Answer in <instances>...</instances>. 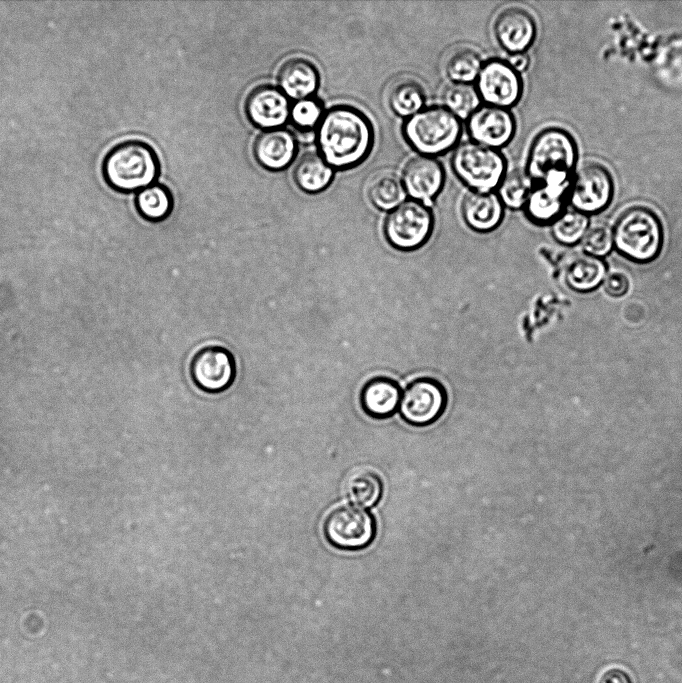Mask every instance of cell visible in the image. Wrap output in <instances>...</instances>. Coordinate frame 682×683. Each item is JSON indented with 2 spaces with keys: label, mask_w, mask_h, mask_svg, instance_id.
Instances as JSON below:
<instances>
[{
  "label": "cell",
  "mask_w": 682,
  "mask_h": 683,
  "mask_svg": "<svg viewBox=\"0 0 682 683\" xmlns=\"http://www.w3.org/2000/svg\"><path fill=\"white\" fill-rule=\"evenodd\" d=\"M322 102L316 97L296 100L291 104L289 121L298 129H315L324 113Z\"/></svg>",
  "instance_id": "obj_32"
},
{
  "label": "cell",
  "mask_w": 682,
  "mask_h": 683,
  "mask_svg": "<svg viewBox=\"0 0 682 683\" xmlns=\"http://www.w3.org/2000/svg\"><path fill=\"white\" fill-rule=\"evenodd\" d=\"M460 210L465 225L482 234L496 230L505 216V207L496 191L470 190L464 195Z\"/></svg>",
  "instance_id": "obj_19"
},
{
  "label": "cell",
  "mask_w": 682,
  "mask_h": 683,
  "mask_svg": "<svg viewBox=\"0 0 682 683\" xmlns=\"http://www.w3.org/2000/svg\"><path fill=\"white\" fill-rule=\"evenodd\" d=\"M346 492L357 506L370 508L376 505L383 493L380 476L373 470L362 468L354 471L347 479Z\"/></svg>",
  "instance_id": "obj_25"
},
{
  "label": "cell",
  "mask_w": 682,
  "mask_h": 683,
  "mask_svg": "<svg viewBox=\"0 0 682 683\" xmlns=\"http://www.w3.org/2000/svg\"><path fill=\"white\" fill-rule=\"evenodd\" d=\"M581 243L583 252L603 258L614 248L612 230L603 224L589 227Z\"/></svg>",
  "instance_id": "obj_33"
},
{
  "label": "cell",
  "mask_w": 682,
  "mask_h": 683,
  "mask_svg": "<svg viewBox=\"0 0 682 683\" xmlns=\"http://www.w3.org/2000/svg\"><path fill=\"white\" fill-rule=\"evenodd\" d=\"M533 183L524 170L514 169L506 172L495 190L504 207L523 209Z\"/></svg>",
  "instance_id": "obj_31"
},
{
  "label": "cell",
  "mask_w": 682,
  "mask_h": 683,
  "mask_svg": "<svg viewBox=\"0 0 682 683\" xmlns=\"http://www.w3.org/2000/svg\"><path fill=\"white\" fill-rule=\"evenodd\" d=\"M425 103L426 95L423 87L411 79L397 82L388 95L390 110L404 119L423 109Z\"/></svg>",
  "instance_id": "obj_27"
},
{
  "label": "cell",
  "mask_w": 682,
  "mask_h": 683,
  "mask_svg": "<svg viewBox=\"0 0 682 683\" xmlns=\"http://www.w3.org/2000/svg\"><path fill=\"white\" fill-rule=\"evenodd\" d=\"M317 153L335 171L353 169L371 154L375 130L359 108L337 104L326 109L315 128Z\"/></svg>",
  "instance_id": "obj_1"
},
{
  "label": "cell",
  "mask_w": 682,
  "mask_h": 683,
  "mask_svg": "<svg viewBox=\"0 0 682 683\" xmlns=\"http://www.w3.org/2000/svg\"><path fill=\"white\" fill-rule=\"evenodd\" d=\"M277 83L290 100L296 101L315 95L320 86V74L310 60L294 57L280 66Z\"/></svg>",
  "instance_id": "obj_21"
},
{
  "label": "cell",
  "mask_w": 682,
  "mask_h": 683,
  "mask_svg": "<svg viewBox=\"0 0 682 683\" xmlns=\"http://www.w3.org/2000/svg\"><path fill=\"white\" fill-rule=\"evenodd\" d=\"M402 391L400 384L391 377H371L362 385L359 392L361 409L373 419H387L398 410Z\"/></svg>",
  "instance_id": "obj_20"
},
{
  "label": "cell",
  "mask_w": 682,
  "mask_h": 683,
  "mask_svg": "<svg viewBox=\"0 0 682 683\" xmlns=\"http://www.w3.org/2000/svg\"><path fill=\"white\" fill-rule=\"evenodd\" d=\"M296 186L307 194H317L332 183L335 170L315 152L305 153L297 161L293 172Z\"/></svg>",
  "instance_id": "obj_23"
},
{
  "label": "cell",
  "mask_w": 682,
  "mask_h": 683,
  "mask_svg": "<svg viewBox=\"0 0 682 683\" xmlns=\"http://www.w3.org/2000/svg\"><path fill=\"white\" fill-rule=\"evenodd\" d=\"M442 104L461 121L468 117L482 104L474 84L451 82L441 93Z\"/></svg>",
  "instance_id": "obj_28"
},
{
  "label": "cell",
  "mask_w": 682,
  "mask_h": 683,
  "mask_svg": "<svg viewBox=\"0 0 682 683\" xmlns=\"http://www.w3.org/2000/svg\"><path fill=\"white\" fill-rule=\"evenodd\" d=\"M608 273L607 263L585 252L573 255L566 263L564 281L577 293H590L598 289Z\"/></svg>",
  "instance_id": "obj_22"
},
{
  "label": "cell",
  "mask_w": 682,
  "mask_h": 683,
  "mask_svg": "<svg viewBox=\"0 0 682 683\" xmlns=\"http://www.w3.org/2000/svg\"><path fill=\"white\" fill-rule=\"evenodd\" d=\"M493 33L499 46L508 54L525 53L533 44L537 26L533 16L520 7L502 10L493 23Z\"/></svg>",
  "instance_id": "obj_16"
},
{
  "label": "cell",
  "mask_w": 682,
  "mask_h": 683,
  "mask_svg": "<svg viewBox=\"0 0 682 683\" xmlns=\"http://www.w3.org/2000/svg\"><path fill=\"white\" fill-rule=\"evenodd\" d=\"M434 227L435 217L431 207L409 199L388 212L382 231L386 242L393 249L413 252L429 241Z\"/></svg>",
  "instance_id": "obj_7"
},
{
  "label": "cell",
  "mask_w": 682,
  "mask_h": 683,
  "mask_svg": "<svg viewBox=\"0 0 682 683\" xmlns=\"http://www.w3.org/2000/svg\"><path fill=\"white\" fill-rule=\"evenodd\" d=\"M368 199L380 211H391L406 200L402 181L393 173L376 175L368 185Z\"/></svg>",
  "instance_id": "obj_26"
},
{
  "label": "cell",
  "mask_w": 682,
  "mask_h": 683,
  "mask_svg": "<svg viewBox=\"0 0 682 683\" xmlns=\"http://www.w3.org/2000/svg\"><path fill=\"white\" fill-rule=\"evenodd\" d=\"M160 168L155 149L139 139L125 140L113 146L101 166L106 184L121 193L138 192L156 183Z\"/></svg>",
  "instance_id": "obj_2"
},
{
  "label": "cell",
  "mask_w": 682,
  "mask_h": 683,
  "mask_svg": "<svg viewBox=\"0 0 682 683\" xmlns=\"http://www.w3.org/2000/svg\"><path fill=\"white\" fill-rule=\"evenodd\" d=\"M577 159L578 148L572 134L560 127H548L532 140L524 171L533 185L570 180Z\"/></svg>",
  "instance_id": "obj_5"
},
{
  "label": "cell",
  "mask_w": 682,
  "mask_h": 683,
  "mask_svg": "<svg viewBox=\"0 0 682 683\" xmlns=\"http://www.w3.org/2000/svg\"><path fill=\"white\" fill-rule=\"evenodd\" d=\"M466 131L471 141L500 150L515 136V116L510 109L481 104L466 120Z\"/></svg>",
  "instance_id": "obj_13"
},
{
  "label": "cell",
  "mask_w": 682,
  "mask_h": 683,
  "mask_svg": "<svg viewBox=\"0 0 682 683\" xmlns=\"http://www.w3.org/2000/svg\"><path fill=\"white\" fill-rule=\"evenodd\" d=\"M599 683H630V680L623 671L611 669L601 676Z\"/></svg>",
  "instance_id": "obj_35"
},
{
  "label": "cell",
  "mask_w": 682,
  "mask_h": 683,
  "mask_svg": "<svg viewBox=\"0 0 682 683\" xmlns=\"http://www.w3.org/2000/svg\"><path fill=\"white\" fill-rule=\"evenodd\" d=\"M401 132L407 145L418 155L436 158L458 145L463 125L443 105H432L404 119Z\"/></svg>",
  "instance_id": "obj_4"
},
{
  "label": "cell",
  "mask_w": 682,
  "mask_h": 683,
  "mask_svg": "<svg viewBox=\"0 0 682 683\" xmlns=\"http://www.w3.org/2000/svg\"><path fill=\"white\" fill-rule=\"evenodd\" d=\"M483 60L480 54L471 48L456 50L448 58L445 72L449 80L454 83H475L482 68Z\"/></svg>",
  "instance_id": "obj_30"
},
{
  "label": "cell",
  "mask_w": 682,
  "mask_h": 683,
  "mask_svg": "<svg viewBox=\"0 0 682 683\" xmlns=\"http://www.w3.org/2000/svg\"><path fill=\"white\" fill-rule=\"evenodd\" d=\"M450 164L455 176L473 191H495L507 172V160L500 150L471 140L453 149Z\"/></svg>",
  "instance_id": "obj_6"
},
{
  "label": "cell",
  "mask_w": 682,
  "mask_h": 683,
  "mask_svg": "<svg viewBox=\"0 0 682 683\" xmlns=\"http://www.w3.org/2000/svg\"><path fill=\"white\" fill-rule=\"evenodd\" d=\"M193 384L207 394L228 390L237 375L233 353L220 345H208L195 352L189 364Z\"/></svg>",
  "instance_id": "obj_11"
},
{
  "label": "cell",
  "mask_w": 682,
  "mask_h": 683,
  "mask_svg": "<svg viewBox=\"0 0 682 683\" xmlns=\"http://www.w3.org/2000/svg\"><path fill=\"white\" fill-rule=\"evenodd\" d=\"M570 180L533 185L523 207L525 217L535 225H551L566 210Z\"/></svg>",
  "instance_id": "obj_17"
},
{
  "label": "cell",
  "mask_w": 682,
  "mask_h": 683,
  "mask_svg": "<svg viewBox=\"0 0 682 683\" xmlns=\"http://www.w3.org/2000/svg\"><path fill=\"white\" fill-rule=\"evenodd\" d=\"M135 207L144 220L158 223L166 220L172 213L174 198L166 185L156 182L137 192Z\"/></svg>",
  "instance_id": "obj_24"
},
{
  "label": "cell",
  "mask_w": 682,
  "mask_h": 683,
  "mask_svg": "<svg viewBox=\"0 0 682 683\" xmlns=\"http://www.w3.org/2000/svg\"><path fill=\"white\" fill-rule=\"evenodd\" d=\"M448 405V393L441 381L421 376L409 382L399 404L401 419L409 425L424 427L436 422Z\"/></svg>",
  "instance_id": "obj_9"
},
{
  "label": "cell",
  "mask_w": 682,
  "mask_h": 683,
  "mask_svg": "<svg viewBox=\"0 0 682 683\" xmlns=\"http://www.w3.org/2000/svg\"><path fill=\"white\" fill-rule=\"evenodd\" d=\"M602 285L608 296L612 298H621L628 293L630 281L627 274L622 271L614 270L607 273Z\"/></svg>",
  "instance_id": "obj_34"
},
{
  "label": "cell",
  "mask_w": 682,
  "mask_h": 683,
  "mask_svg": "<svg viewBox=\"0 0 682 683\" xmlns=\"http://www.w3.org/2000/svg\"><path fill=\"white\" fill-rule=\"evenodd\" d=\"M613 247L627 260L647 264L658 258L664 243V229L650 208L635 205L625 209L612 227Z\"/></svg>",
  "instance_id": "obj_3"
},
{
  "label": "cell",
  "mask_w": 682,
  "mask_h": 683,
  "mask_svg": "<svg viewBox=\"0 0 682 683\" xmlns=\"http://www.w3.org/2000/svg\"><path fill=\"white\" fill-rule=\"evenodd\" d=\"M297 151L295 135L283 127L260 132L252 146L256 162L273 172L286 169L295 159Z\"/></svg>",
  "instance_id": "obj_18"
},
{
  "label": "cell",
  "mask_w": 682,
  "mask_h": 683,
  "mask_svg": "<svg viewBox=\"0 0 682 683\" xmlns=\"http://www.w3.org/2000/svg\"><path fill=\"white\" fill-rule=\"evenodd\" d=\"M323 533L333 547L356 551L368 547L376 536V520L372 513L357 505L333 508L323 522Z\"/></svg>",
  "instance_id": "obj_8"
},
{
  "label": "cell",
  "mask_w": 682,
  "mask_h": 683,
  "mask_svg": "<svg viewBox=\"0 0 682 683\" xmlns=\"http://www.w3.org/2000/svg\"><path fill=\"white\" fill-rule=\"evenodd\" d=\"M445 180L443 164L435 157L423 155L408 160L401 176L407 196L429 206L441 193Z\"/></svg>",
  "instance_id": "obj_15"
},
{
  "label": "cell",
  "mask_w": 682,
  "mask_h": 683,
  "mask_svg": "<svg viewBox=\"0 0 682 683\" xmlns=\"http://www.w3.org/2000/svg\"><path fill=\"white\" fill-rule=\"evenodd\" d=\"M589 216L574 209H566L550 225L552 237L556 242L573 246L581 242L589 229Z\"/></svg>",
  "instance_id": "obj_29"
},
{
  "label": "cell",
  "mask_w": 682,
  "mask_h": 683,
  "mask_svg": "<svg viewBox=\"0 0 682 683\" xmlns=\"http://www.w3.org/2000/svg\"><path fill=\"white\" fill-rule=\"evenodd\" d=\"M509 64L519 73L525 71L529 66V57L526 53H517L510 55L507 60Z\"/></svg>",
  "instance_id": "obj_36"
},
{
  "label": "cell",
  "mask_w": 682,
  "mask_h": 683,
  "mask_svg": "<svg viewBox=\"0 0 682 683\" xmlns=\"http://www.w3.org/2000/svg\"><path fill=\"white\" fill-rule=\"evenodd\" d=\"M474 85L484 104L506 109L517 105L523 94L521 74L501 58L483 62Z\"/></svg>",
  "instance_id": "obj_12"
},
{
  "label": "cell",
  "mask_w": 682,
  "mask_h": 683,
  "mask_svg": "<svg viewBox=\"0 0 682 683\" xmlns=\"http://www.w3.org/2000/svg\"><path fill=\"white\" fill-rule=\"evenodd\" d=\"M613 194L611 172L598 162H586L571 177L568 203L572 209L589 216L605 210Z\"/></svg>",
  "instance_id": "obj_10"
},
{
  "label": "cell",
  "mask_w": 682,
  "mask_h": 683,
  "mask_svg": "<svg viewBox=\"0 0 682 683\" xmlns=\"http://www.w3.org/2000/svg\"><path fill=\"white\" fill-rule=\"evenodd\" d=\"M291 104L279 87L260 84L247 94L244 111L253 126L271 130L282 128L289 121Z\"/></svg>",
  "instance_id": "obj_14"
}]
</instances>
